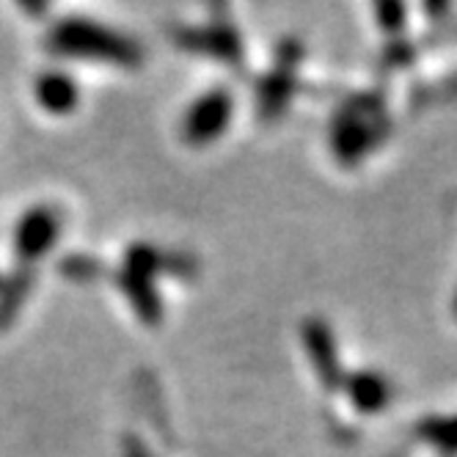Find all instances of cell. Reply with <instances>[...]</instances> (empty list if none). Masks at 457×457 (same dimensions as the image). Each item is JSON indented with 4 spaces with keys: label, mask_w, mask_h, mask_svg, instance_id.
<instances>
[{
    "label": "cell",
    "mask_w": 457,
    "mask_h": 457,
    "mask_svg": "<svg viewBox=\"0 0 457 457\" xmlns=\"http://www.w3.org/2000/svg\"><path fill=\"white\" fill-rule=\"evenodd\" d=\"M301 55H303V50L295 42H287L281 47L278 70H273L265 78L262 91H259V103H262L265 119H276L284 111V105L289 103L292 91H295V67L301 63Z\"/></svg>",
    "instance_id": "obj_6"
},
{
    "label": "cell",
    "mask_w": 457,
    "mask_h": 457,
    "mask_svg": "<svg viewBox=\"0 0 457 457\" xmlns=\"http://www.w3.org/2000/svg\"><path fill=\"white\" fill-rule=\"evenodd\" d=\"M449 314H452V320L457 322V281H454V289H452V298H449Z\"/></svg>",
    "instance_id": "obj_12"
},
{
    "label": "cell",
    "mask_w": 457,
    "mask_h": 457,
    "mask_svg": "<svg viewBox=\"0 0 457 457\" xmlns=\"http://www.w3.org/2000/svg\"><path fill=\"white\" fill-rule=\"evenodd\" d=\"M58 232H61V218H58L55 210H50V207L30 210L20 220L17 235H14L17 256L22 259V262H37L39 256H45L50 251Z\"/></svg>",
    "instance_id": "obj_5"
},
{
    "label": "cell",
    "mask_w": 457,
    "mask_h": 457,
    "mask_svg": "<svg viewBox=\"0 0 457 457\" xmlns=\"http://www.w3.org/2000/svg\"><path fill=\"white\" fill-rule=\"evenodd\" d=\"M50 47L63 55H83V58H103L124 67H136L141 61V50L111 28L94 25L88 20H63L53 28Z\"/></svg>",
    "instance_id": "obj_1"
},
{
    "label": "cell",
    "mask_w": 457,
    "mask_h": 457,
    "mask_svg": "<svg viewBox=\"0 0 457 457\" xmlns=\"http://www.w3.org/2000/svg\"><path fill=\"white\" fill-rule=\"evenodd\" d=\"M37 96L50 113H70L80 100L78 83L70 75H63V72L42 75L39 83H37Z\"/></svg>",
    "instance_id": "obj_7"
},
{
    "label": "cell",
    "mask_w": 457,
    "mask_h": 457,
    "mask_svg": "<svg viewBox=\"0 0 457 457\" xmlns=\"http://www.w3.org/2000/svg\"><path fill=\"white\" fill-rule=\"evenodd\" d=\"M232 108H235L232 96H228L223 88H215V91L204 94L185 116L182 138L187 144H210V141H215L226 129L228 119H232Z\"/></svg>",
    "instance_id": "obj_4"
},
{
    "label": "cell",
    "mask_w": 457,
    "mask_h": 457,
    "mask_svg": "<svg viewBox=\"0 0 457 457\" xmlns=\"http://www.w3.org/2000/svg\"><path fill=\"white\" fill-rule=\"evenodd\" d=\"M400 457H457V411L433 413L408 430Z\"/></svg>",
    "instance_id": "obj_3"
},
{
    "label": "cell",
    "mask_w": 457,
    "mask_h": 457,
    "mask_svg": "<svg viewBox=\"0 0 457 457\" xmlns=\"http://www.w3.org/2000/svg\"><path fill=\"white\" fill-rule=\"evenodd\" d=\"M303 345H306V355L312 361V370L317 375V380L322 383L325 391H342L347 372L345 364L337 353V339L331 325L325 320H309L303 325Z\"/></svg>",
    "instance_id": "obj_2"
},
{
    "label": "cell",
    "mask_w": 457,
    "mask_h": 457,
    "mask_svg": "<svg viewBox=\"0 0 457 457\" xmlns=\"http://www.w3.org/2000/svg\"><path fill=\"white\" fill-rule=\"evenodd\" d=\"M121 289H124V295L129 298V303H133L136 314L144 322H157L160 320L162 309H160V298H157V292H154L149 276L124 268V273H121Z\"/></svg>",
    "instance_id": "obj_8"
},
{
    "label": "cell",
    "mask_w": 457,
    "mask_h": 457,
    "mask_svg": "<svg viewBox=\"0 0 457 457\" xmlns=\"http://www.w3.org/2000/svg\"><path fill=\"white\" fill-rule=\"evenodd\" d=\"M185 47H195V50H204V53H212L218 58H226V61H237L240 58V39L232 28L226 25H218V28H207L202 34H195V30H187L182 37Z\"/></svg>",
    "instance_id": "obj_9"
},
{
    "label": "cell",
    "mask_w": 457,
    "mask_h": 457,
    "mask_svg": "<svg viewBox=\"0 0 457 457\" xmlns=\"http://www.w3.org/2000/svg\"><path fill=\"white\" fill-rule=\"evenodd\" d=\"M30 287H34V273H30L28 268L17 270L14 278L0 289V328L4 325H9L20 309V303L25 301V295L30 292Z\"/></svg>",
    "instance_id": "obj_10"
},
{
    "label": "cell",
    "mask_w": 457,
    "mask_h": 457,
    "mask_svg": "<svg viewBox=\"0 0 457 457\" xmlns=\"http://www.w3.org/2000/svg\"><path fill=\"white\" fill-rule=\"evenodd\" d=\"M61 270L72 276V278H91L96 273H103L100 262H94V259H86V256H70V259H63V265Z\"/></svg>",
    "instance_id": "obj_11"
}]
</instances>
